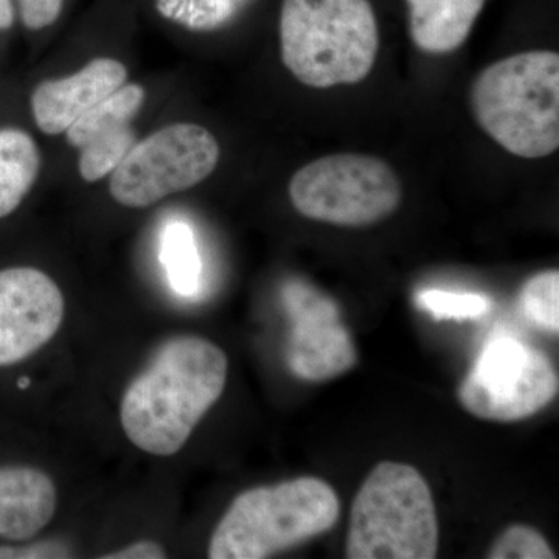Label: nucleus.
I'll return each mask as SVG.
<instances>
[{
	"label": "nucleus",
	"instance_id": "1",
	"mask_svg": "<svg viewBox=\"0 0 559 559\" xmlns=\"http://www.w3.org/2000/svg\"><path fill=\"white\" fill-rule=\"evenodd\" d=\"M227 373L229 359L212 341L182 334L164 342L124 390V436L148 454H178L223 395Z\"/></svg>",
	"mask_w": 559,
	"mask_h": 559
},
{
	"label": "nucleus",
	"instance_id": "2",
	"mask_svg": "<svg viewBox=\"0 0 559 559\" xmlns=\"http://www.w3.org/2000/svg\"><path fill=\"white\" fill-rule=\"evenodd\" d=\"M280 49L305 86L359 83L380 50L377 14L369 0H283Z\"/></svg>",
	"mask_w": 559,
	"mask_h": 559
},
{
	"label": "nucleus",
	"instance_id": "3",
	"mask_svg": "<svg viewBox=\"0 0 559 559\" xmlns=\"http://www.w3.org/2000/svg\"><path fill=\"white\" fill-rule=\"evenodd\" d=\"M481 130L502 148L540 159L559 146V55L524 51L481 70L471 90Z\"/></svg>",
	"mask_w": 559,
	"mask_h": 559
},
{
	"label": "nucleus",
	"instance_id": "4",
	"mask_svg": "<svg viewBox=\"0 0 559 559\" xmlns=\"http://www.w3.org/2000/svg\"><path fill=\"white\" fill-rule=\"evenodd\" d=\"M340 513L336 491L318 477L250 488L237 496L216 525L209 558L274 557L329 532Z\"/></svg>",
	"mask_w": 559,
	"mask_h": 559
},
{
	"label": "nucleus",
	"instance_id": "5",
	"mask_svg": "<svg viewBox=\"0 0 559 559\" xmlns=\"http://www.w3.org/2000/svg\"><path fill=\"white\" fill-rule=\"evenodd\" d=\"M439 520L425 477L407 463L374 466L353 500L349 559H432Z\"/></svg>",
	"mask_w": 559,
	"mask_h": 559
},
{
	"label": "nucleus",
	"instance_id": "6",
	"mask_svg": "<svg viewBox=\"0 0 559 559\" xmlns=\"http://www.w3.org/2000/svg\"><path fill=\"white\" fill-rule=\"evenodd\" d=\"M289 200L305 218L333 226L364 227L388 218L403 200L396 173L364 154H331L290 178Z\"/></svg>",
	"mask_w": 559,
	"mask_h": 559
},
{
	"label": "nucleus",
	"instance_id": "7",
	"mask_svg": "<svg viewBox=\"0 0 559 559\" xmlns=\"http://www.w3.org/2000/svg\"><path fill=\"white\" fill-rule=\"evenodd\" d=\"M215 135L197 123L167 124L139 140L109 176V193L121 207L146 209L200 186L218 167Z\"/></svg>",
	"mask_w": 559,
	"mask_h": 559
},
{
	"label": "nucleus",
	"instance_id": "8",
	"mask_svg": "<svg viewBox=\"0 0 559 559\" xmlns=\"http://www.w3.org/2000/svg\"><path fill=\"white\" fill-rule=\"evenodd\" d=\"M558 371L538 348L513 337L489 341L459 389L463 409L488 421L533 417L557 399Z\"/></svg>",
	"mask_w": 559,
	"mask_h": 559
},
{
	"label": "nucleus",
	"instance_id": "9",
	"mask_svg": "<svg viewBox=\"0 0 559 559\" xmlns=\"http://www.w3.org/2000/svg\"><path fill=\"white\" fill-rule=\"evenodd\" d=\"M282 304L290 322L286 364L299 380L320 382L347 373L358 362L340 305L304 280H288Z\"/></svg>",
	"mask_w": 559,
	"mask_h": 559
},
{
	"label": "nucleus",
	"instance_id": "10",
	"mask_svg": "<svg viewBox=\"0 0 559 559\" xmlns=\"http://www.w3.org/2000/svg\"><path fill=\"white\" fill-rule=\"evenodd\" d=\"M64 319V296L36 267L0 271V367L31 358L53 340Z\"/></svg>",
	"mask_w": 559,
	"mask_h": 559
},
{
	"label": "nucleus",
	"instance_id": "11",
	"mask_svg": "<svg viewBox=\"0 0 559 559\" xmlns=\"http://www.w3.org/2000/svg\"><path fill=\"white\" fill-rule=\"evenodd\" d=\"M128 69L116 58L100 57L64 79L46 80L32 94V112L44 134L60 135L92 106L128 83Z\"/></svg>",
	"mask_w": 559,
	"mask_h": 559
},
{
	"label": "nucleus",
	"instance_id": "12",
	"mask_svg": "<svg viewBox=\"0 0 559 559\" xmlns=\"http://www.w3.org/2000/svg\"><path fill=\"white\" fill-rule=\"evenodd\" d=\"M57 488L43 471L0 466V538L28 540L57 513Z\"/></svg>",
	"mask_w": 559,
	"mask_h": 559
},
{
	"label": "nucleus",
	"instance_id": "13",
	"mask_svg": "<svg viewBox=\"0 0 559 559\" xmlns=\"http://www.w3.org/2000/svg\"><path fill=\"white\" fill-rule=\"evenodd\" d=\"M409 31L419 50L450 53L468 39L487 0H406Z\"/></svg>",
	"mask_w": 559,
	"mask_h": 559
},
{
	"label": "nucleus",
	"instance_id": "14",
	"mask_svg": "<svg viewBox=\"0 0 559 559\" xmlns=\"http://www.w3.org/2000/svg\"><path fill=\"white\" fill-rule=\"evenodd\" d=\"M40 151L28 132L0 130V219L11 215L38 180Z\"/></svg>",
	"mask_w": 559,
	"mask_h": 559
},
{
	"label": "nucleus",
	"instance_id": "15",
	"mask_svg": "<svg viewBox=\"0 0 559 559\" xmlns=\"http://www.w3.org/2000/svg\"><path fill=\"white\" fill-rule=\"evenodd\" d=\"M145 98L146 92L143 86L138 83H124L120 90L103 98L79 120L73 121L72 127L66 131L69 145L81 150L92 140L131 127V121L145 105Z\"/></svg>",
	"mask_w": 559,
	"mask_h": 559
},
{
	"label": "nucleus",
	"instance_id": "16",
	"mask_svg": "<svg viewBox=\"0 0 559 559\" xmlns=\"http://www.w3.org/2000/svg\"><path fill=\"white\" fill-rule=\"evenodd\" d=\"M160 259L176 293L186 297L197 294L201 280V257L189 224L182 221L168 224L162 238Z\"/></svg>",
	"mask_w": 559,
	"mask_h": 559
},
{
	"label": "nucleus",
	"instance_id": "17",
	"mask_svg": "<svg viewBox=\"0 0 559 559\" xmlns=\"http://www.w3.org/2000/svg\"><path fill=\"white\" fill-rule=\"evenodd\" d=\"M252 0H154L164 20L186 31L209 33L231 24Z\"/></svg>",
	"mask_w": 559,
	"mask_h": 559
},
{
	"label": "nucleus",
	"instance_id": "18",
	"mask_svg": "<svg viewBox=\"0 0 559 559\" xmlns=\"http://www.w3.org/2000/svg\"><path fill=\"white\" fill-rule=\"evenodd\" d=\"M135 142L138 139L131 127L121 128L119 131L92 140L80 150L81 178L90 183L108 178L127 157Z\"/></svg>",
	"mask_w": 559,
	"mask_h": 559
},
{
	"label": "nucleus",
	"instance_id": "19",
	"mask_svg": "<svg viewBox=\"0 0 559 559\" xmlns=\"http://www.w3.org/2000/svg\"><path fill=\"white\" fill-rule=\"evenodd\" d=\"M521 310L540 330L559 331V272L546 271L533 275L522 286Z\"/></svg>",
	"mask_w": 559,
	"mask_h": 559
},
{
	"label": "nucleus",
	"instance_id": "20",
	"mask_svg": "<svg viewBox=\"0 0 559 559\" xmlns=\"http://www.w3.org/2000/svg\"><path fill=\"white\" fill-rule=\"evenodd\" d=\"M418 310L428 312L437 320L479 319L487 314L488 297L477 293H455L447 289H423L415 294Z\"/></svg>",
	"mask_w": 559,
	"mask_h": 559
},
{
	"label": "nucleus",
	"instance_id": "21",
	"mask_svg": "<svg viewBox=\"0 0 559 559\" xmlns=\"http://www.w3.org/2000/svg\"><path fill=\"white\" fill-rule=\"evenodd\" d=\"M491 559H554L546 538L528 525H511L496 539L488 551Z\"/></svg>",
	"mask_w": 559,
	"mask_h": 559
},
{
	"label": "nucleus",
	"instance_id": "22",
	"mask_svg": "<svg viewBox=\"0 0 559 559\" xmlns=\"http://www.w3.org/2000/svg\"><path fill=\"white\" fill-rule=\"evenodd\" d=\"M21 20L31 31H40L57 22L64 0H17Z\"/></svg>",
	"mask_w": 559,
	"mask_h": 559
},
{
	"label": "nucleus",
	"instance_id": "23",
	"mask_svg": "<svg viewBox=\"0 0 559 559\" xmlns=\"http://www.w3.org/2000/svg\"><path fill=\"white\" fill-rule=\"evenodd\" d=\"M69 554L68 547L51 540L21 547L0 546V559L69 558Z\"/></svg>",
	"mask_w": 559,
	"mask_h": 559
},
{
	"label": "nucleus",
	"instance_id": "24",
	"mask_svg": "<svg viewBox=\"0 0 559 559\" xmlns=\"http://www.w3.org/2000/svg\"><path fill=\"white\" fill-rule=\"evenodd\" d=\"M105 559H162L167 558L164 547L154 540H140V543L132 544L127 549L112 551L110 555H105Z\"/></svg>",
	"mask_w": 559,
	"mask_h": 559
},
{
	"label": "nucleus",
	"instance_id": "25",
	"mask_svg": "<svg viewBox=\"0 0 559 559\" xmlns=\"http://www.w3.org/2000/svg\"><path fill=\"white\" fill-rule=\"evenodd\" d=\"M14 9L11 0H0V31H7L13 25Z\"/></svg>",
	"mask_w": 559,
	"mask_h": 559
},
{
	"label": "nucleus",
	"instance_id": "26",
	"mask_svg": "<svg viewBox=\"0 0 559 559\" xmlns=\"http://www.w3.org/2000/svg\"><path fill=\"white\" fill-rule=\"evenodd\" d=\"M17 385H20L21 389L28 388V385H31V380H28V378H21L20 382H17Z\"/></svg>",
	"mask_w": 559,
	"mask_h": 559
}]
</instances>
